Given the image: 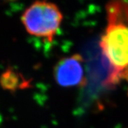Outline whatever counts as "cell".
<instances>
[{"label":"cell","instance_id":"cell-1","mask_svg":"<svg viewBox=\"0 0 128 128\" xmlns=\"http://www.w3.org/2000/svg\"><path fill=\"white\" fill-rule=\"evenodd\" d=\"M108 25L100 41L102 54L111 67L105 81L113 86L122 78L128 80V10L113 3L108 8Z\"/></svg>","mask_w":128,"mask_h":128},{"label":"cell","instance_id":"cell-2","mask_svg":"<svg viewBox=\"0 0 128 128\" xmlns=\"http://www.w3.org/2000/svg\"><path fill=\"white\" fill-rule=\"evenodd\" d=\"M63 18V14L56 4L47 0H37L24 10L21 20L29 34L51 42Z\"/></svg>","mask_w":128,"mask_h":128},{"label":"cell","instance_id":"cell-3","mask_svg":"<svg viewBox=\"0 0 128 128\" xmlns=\"http://www.w3.org/2000/svg\"><path fill=\"white\" fill-rule=\"evenodd\" d=\"M56 82L64 88H80L86 86L87 79L84 60L80 54L62 58L54 67Z\"/></svg>","mask_w":128,"mask_h":128},{"label":"cell","instance_id":"cell-4","mask_svg":"<svg viewBox=\"0 0 128 128\" xmlns=\"http://www.w3.org/2000/svg\"><path fill=\"white\" fill-rule=\"evenodd\" d=\"M0 86L5 90L14 92L31 87V81L13 67L9 66L0 76Z\"/></svg>","mask_w":128,"mask_h":128}]
</instances>
